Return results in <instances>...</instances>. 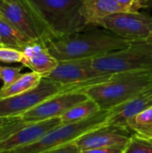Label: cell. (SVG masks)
Wrapping results in <instances>:
<instances>
[{
    "label": "cell",
    "mask_w": 152,
    "mask_h": 153,
    "mask_svg": "<svg viewBox=\"0 0 152 153\" xmlns=\"http://www.w3.org/2000/svg\"><path fill=\"white\" fill-rule=\"evenodd\" d=\"M134 42L108 30L95 28L84 29L72 35L44 41L49 53L57 61L94 58L124 49Z\"/></svg>",
    "instance_id": "obj_1"
},
{
    "label": "cell",
    "mask_w": 152,
    "mask_h": 153,
    "mask_svg": "<svg viewBox=\"0 0 152 153\" xmlns=\"http://www.w3.org/2000/svg\"><path fill=\"white\" fill-rule=\"evenodd\" d=\"M152 85V69L116 74L104 82L90 85L82 91L102 110H110L131 100Z\"/></svg>",
    "instance_id": "obj_2"
},
{
    "label": "cell",
    "mask_w": 152,
    "mask_h": 153,
    "mask_svg": "<svg viewBox=\"0 0 152 153\" xmlns=\"http://www.w3.org/2000/svg\"><path fill=\"white\" fill-rule=\"evenodd\" d=\"M27 1L48 31L49 39L72 35L87 27L81 13L82 0Z\"/></svg>",
    "instance_id": "obj_3"
},
{
    "label": "cell",
    "mask_w": 152,
    "mask_h": 153,
    "mask_svg": "<svg viewBox=\"0 0 152 153\" xmlns=\"http://www.w3.org/2000/svg\"><path fill=\"white\" fill-rule=\"evenodd\" d=\"M92 67L102 74L152 69V45L145 40L103 56L91 58Z\"/></svg>",
    "instance_id": "obj_4"
},
{
    "label": "cell",
    "mask_w": 152,
    "mask_h": 153,
    "mask_svg": "<svg viewBox=\"0 0 152 153\" xmlns=\"http://www.w3.org/2000/svg\"><path fill=\"white\" fill-rule=\"evenodd\" d=\"M109 110H100L96 115L72 124L60 125L47 132L36 142L17 149L1 153H44L74 142L83 134L99 127L106 122Z\"/></svg>",
    "instance_id": "obj_5"
},
{
    "label": "cell",
    "mask_w": 152,
    "mask_h": 153,
    "mask_svg": "<svg viewBox=\"0 0 152 153\" xmlns=\"http://www.w3.org/2000/svg\"><path fill=\"white\" fill-rule=\"evenodd\" d=\"M112 75L97 72L91 65V58H83L58 61L56 67L44 77L68 87L72 91L104 82Z\"/></svg>",
    "instance_id": "obj_6"
},
{
    "label": "cell",
    "mask_w": 152,
    "mask_h": 153,
    "mask_svg": "<svg viewBox=\"0 0 152 153\" xmlns=\"http://www.w3.org/2000/svg\"><path fill=\"white\" fill-rule=\"evenodd\" d=\"M66 91H70L68 87L42 77L35 88L18 95L1 99L0 119L19 117L46 100Z\"/></svg>",
    "instance_id": "obj_7"
},
{
    "label": "cell",
    "mask_w": 152,
    "mask_h": 153,
    "mask_svg": "<svg viewBox=\"0 0 152 153\" xmlns=\"http://www.w3.org/2000/svg\"><path fill=\"white\" fill-rule=\"evenodd\" d=\"M0 18L5 20L32 41L47 40L50 35L27 0H4Z\"/></svg>",
    "instance_id": "obj_8"
},
{
    "label": "cell",
    "mask_w": 152,
    "mask_h": 153,
    "mask_svg": "<svg viewBox=\"0 0 152 153\" xmlns=\"http://www.w3.org/2000/svg\"><path fill=\"white\" fill-rule=\"evenodd\" d=\"M100 26L130 40H145L152 33V17L140 12H120L99 20Z\"/></svg>",
    "instance_id": "obj_9"
},
{
    "label": "cell",
    "mask_w": 152,
    "mask_h": 153,
    "mask_svg": "<svg viewBox=\"0 0 152 153\" xmlns=\"http://www.w3.org/2000/svg\"><path fill=\"white\" fill-rule=\"evenodd\" d=\"M88 99L89 97L82 91L63 92L46 100L19 117L28 124L61 117L70 108Z\"/></svg>",
    "instance_id": "obj_10"
},
{
    "label": "cell",
    "mask_w": 152,
    "mask_h": 153,
    "mask_svg": "<svg viewBox=\"0 0 152 153\" xmlns=\"http://www.w3.org/2000/svg\"><path fill=\"white\" fill-rule=\"evenodd\" d=\"M131 136L128 127L104 123L99 127L83 134L74 142L81 151L97 148L125 150Z\"/></svg>",
    "instance_id": "obj_11"
},
{
    "label": "cell",
    "mask_w": 152,
    "mask_h": 153,
    "mask_svg": "<svg viewBox=\"0 0 152 153\" xmlns=\"http://www.w3.org/2000/svg\"><path fill=\"white\" fill-rule=\"evenodd\" d=\"M60 125H62L60 117L27 124L13 135L0 141V153L29 145Z\"/></svg>",
    "instance_id": "obj_12"
},
{
    "label": "cell",
    "mask_w": 152,
    "mask_h": 153,
    "mask_svg": "<svg viewBox=\"0 0 152 153\" xmlns=\"http://www.w3.org/2000/svg\"><path fill=\"white\" fill-rule=\"evenodd\" d=\"M152 107V85L125 103L110 109L105 124L126 126L131 117Z\"/></svg>",
    "instance_id": "obj_13"
},
{
    "label": "cell",
    "mask_w": 152,
    "mask_h": 153,
    "mask_svg": "<svg viewBox=\"0 0 152 153\" xmlns=\"http://www.w3.org/2000/svg\"><path fill=\"white\" fill-rule=\"evenodd\" d=\"M23 59L22 65L29 67L44 77L58 65V61L49 53L43 40H36L24 46L22 50Z\"/></svg>",
    "instance_id": "obj_14"
},
{
    "label": "cell",
    "mask_w": 152,
    "mask_h": 153,
    "mask_svg": "<svg viewBox=\"0 0 152 153\" xmlns=\"http://www.w3.org/2000/svg\"><path fill=\"white\" fill-rule=\"evenodd\" d=\"M120 12H126L116 0H82L81 13L87 26H96L102 18Z\"/></svg>",
    "instance_id": "obj_15"
},
{
    "label": "cell",
    "mask_w": 152,
    "mask_h": 153,
    "mask_svg": "<svg viewBox=\"0 0 152 153\" xmlns=\"http://www.w3.org/2000/svg\"><path fill=\"white\" fill-rule=\"evenodd\" d=\"M42 75L36 72L22 74V76L7 88H0V100L18 95L35 88L41 81Z\"/></svg>",
    "instance_id": "obj_16"
},
{
    "label": "cell",
    "mask_w": 152,
    "mask_h": 153,
    "mask_svg": "<svg viewBox=\"0 0 152 153\" xmlns=\"http://www.w3.org/2000/svg\"><path fill=\"white\" fill-rule=\"evenodd\" d=\"M100 110L101 109L99 106L94 100L89 98L87 100L77 104L76 106L70 108L60 118L63 125L72 124L85 120L96 115Z\"/></svg>",
    "instance_id": "obj_17"
},
{
    "label": "cell",
    "mask_w": 152,
    "mask_h": 153,
    "mask_svg": "<svg viewBox=\"0 0 152 153\" xmlns=\"http://www.w3.org/2000/svg\"><path fill=\"white\" fill-rule=\"evenodd\" d=\"M0 39L4 47L13 48L19 50L32 42L30 39L22 35L12 24L0 18Z\"/></svg>",
    "instance_id": "obj_18"
},
{
    "label": "cell",
    "mask_w": 152,
    "mask_h": 153,
    "mask_svg": "<svg viewBox=\"0 0 152 153\" xmlns=\"http://www.w3.org/2000/svg\"><path fill=\"white\" fill-rule=\"evenodd\" d=\"M126 126L135 134L143 137H152V107L127 120Z\"/></svg>",
    "instance_id": "obj_19"
},
{
    "label": "cell",
    "mask_w": 152,
    "mask_h": 153,
    "mask_svg": "<svg viewBox=\"0 0 152 153\" xmlns=\"http://www.w3.org/2000/svg\"><path fill=\"white\" fill-rule=\"evenodd\" d=\"M123 153H152V137H143L137 134H132Z\"/></svg>",
    "instance_id": "obj_20"
},
{
    "label": "cell",
    "mask_w": 152,
    "mask_h": 153,
    "mask_svg": "<svg viewBox=\"0 0 152 153\" xmlns=\"http://www.w3.org/2000/svg\"><path fill=\"white\" fill-rule=\"evenodd\" d=\"M22 66L20 67H10V66H0V80L3 82L1 88H7L15 82L21 76Z\"/></svg>",
    "instance_id": "obj_21"
},
{
    "label": "cell",
    "mask_w": 152,
    "mask_h": 153,
    "mask_svg": "<svg viewBox=\"0 0 152 153\" xmlns=\"http://www.w3.org/2000/svg\"><path fill=\"white\" fill-rule=\"evenodd\" d=\"M22 59L23 54L21 50L9 47H0V62L22 63Z\"/></svg>",
    "instance_id": "obj_22"
},
{
    "label": "cell",
    "mask_w": 152,
    "mask_h": 153,
    "mask_svg": "<svg viewBox=\"0 0 152 153\" xmlns=\"http://www.w3.org/2000/svg\"><path fill=\"white\" fill-rule=\"evenodd\" d=\"M126 12H139L147 5L149 0H116Z\"/></svg>",
    "instance_id": "obj_23"
},
{
    "label": "cell",
    "mask_w": 152,
    "mask_h": 153,
    "mask_svg": "<svg viewBox=\"0 0 152 153\" xmlns=\"http://www.w3.org/2000/svg\"><path fill=\"white\" fill-rule=\"evenodd\" d=\"M44 153H82V151L77 146L75 142H72L65 145L57 147L56 149H53Z\"/></svg>",
    "instance_id": "obj_24"
},
{
    "label": "cell",
    "mask_w": 152,
    "mask_h": 153,
    "mask_svg": "<svg viewBox=\"0 0 152 153\" xmlns=\"http://www.w3.org/2000/svg\"><path fill=\"white\" fill-rule=\"evenodd\" d=\"M124 149L119 148H97L82 151V153H123Z\"/></svg>",
    "instance_id": "obj_25"
},
{
    "label": "cell",
    "mask_w": 152,
    "mask_h": 153,
    "mask_svg": "<svg viewBox=\"0 0 152 153\" xmlns=\"http://www.w3.org/2000/svg\"><path fill=\"white\" fill-rule=\"evenodd\" d=\"M145 41H147L148 43H150V44H151L152 45V33L147 38V39H145Z\"/></svg>",
    "instance_id": "obj_26"
},
{
    "label": "cell",
    "mask_w": 152,
    "mask_h": 153,
    "mask_svg": "<svg viewBox=\"0 0 152 153\" xmlns=\"http://www.w3.org/2000/svg\"><path fill=\"white\" fill-rule=\"evenodd\" d=\"M8 119H9V118H7V119H0V126H3V125H4V124L8 120Z\"/></svg>",
    "instance_id": "obj_27"
},
{
    "label": "cell",
    "mask_w": 152,
    "mask_h": 153,
    "mask_svg": "<svg viewBox=\"0 0 152 153\" xmlns=\"http://www.w3.org/2000/svg\"><path fill=\"white\" fill-rule=\"evenodd\" d=\"M4 2V0H0V11H1V8H2V5H3Z\"/></svg>",
    "instance_id": "obj_28"
},
{
    "label": "cell",
    "mask_w": 152,
    "mask_h": 153,
    "mask_svg": "<svg viewBox=\"0 0 152 153\" xmlns=\"http://www.w3.org/2000/svg\"><path fill=\"white\" fill-rule=\"evenodd\" d=\"M0 47H4V46H3V43H2V41H1V39H0Z\"/></svg>",
    "instance_id": "obj_29"
}]
</instances>
